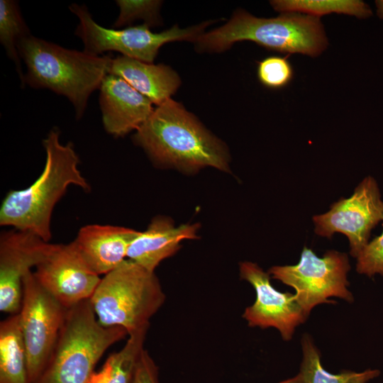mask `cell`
Instances as JSON below:
<instances>
[{
    "instance_id": "cell-25",
    "label": "cell",
    "mask_w": 383,
    "mask_h": 383,
    "mask_svg": "<svg viewBox=\"0 0 383 383\" xmlns=\"http://www.w3.org/2000/svg\"><path fill=\"white\" fill-rule=\"evenodd\" d=\"M356 259L358 273L369 277L376 274L383 277V231L381 235L369 241Z\"/></svg>"
},
{
    "instance_id": "cell-24",
    "label": "cell",
    "mask_w": 383,
    "mask_h": 383,
    "mask_svg": "<svg viewBox=\"0 0 383 383\" xmlns=\"http://www.w3.org/2000/svg\"><path fill=\"white\" fill-rule=\"evenodd\" d=\"M289 56L272 55L257 62V78L263 86L271 89H280L292 82L294 70L288 60Z\"/></svg>"
},
{
    "instance_id": "cell-8",
    "label": "cell",
    "mask_w": 383,
    "mask_h": 383,
    "mask_svg": "<svg viewBox=\"0 0 383 383\" xmlns=\"http://www.w3.org/2000/svg\"><path fill=\"white\" fill-rule=\"evenodd\" d=\"M350 270L348 255L337 250L326 251L321 257L304 246L299 262L294 265L273 266L268 273L295 290L298 303L309 316L317 305L335 301L338 297L348 302L354 300L348 290L347 274Z\"/></svg>"
},
{
    "instance_id": "cell-13",
    "label": "cell",
    "mask_w": 383,
    "mask_h": 383,
    "mask_svg": "<svg viewBox=\"0 0 383 383\" xmlns=\"http://www.w3.org/2000/svg\"><path fill=\"white\" fill-rule=\"evenodd\" d=\"M33 274L40 284L67 309L89 300L101 279L88 267L73 241L57 244Z\"/></svg>"
},
{
    "instance_id": "cell-7",
    "label": "cell",
    "mask_w": 383,
    "mask_h": 383,
    "mask_svg": "<svg viewBox=\"0 0 383 383\" xmlns=\"http://www.w3.org/2000/svg\"><path fill=\"white\" fill-rule=\"evenodd\" d=\"M69 9L79 18L74 33L82 41L84 52L101 55L116 51L147 63H153L160 47L167 43L185 40L195 43L205 29L216 21L209 20L186 28L174 25L160 33H153L145 23L119 30L98 24L84 5L72 4Z\"/></svg>"
},
{
    "instance_id": "cell-26",
    "label": "cell",
    "mask_w": 383,
    "mask_h": 383,
    "mask_svg": "<svg viewBox=\"0 0 383 383\" xmlns=\"http://www.w3.org/2000/svg\"><path fill=\"white\" fill-rule=\"evenodd\" d=\"M131 383H159L158 367L145 349L137 362Z\"/></svg>"
},
{
    "instance_id": "cell-1",
    "label": "cell",
    "mask_w": 383,
    "mask_h": 383,
    "mask_svg": "<svg viewBox=\"0 0 383 383\" xmlns=\"http://www.w3.org/2000/svg\"><path fill=\"white\" fill-rule=\"evenodd\" d=\"M133 139L159 166L185 172L206 167L230 171L226 145L181 103L172 99L154 109Z\"/></svg>"
},
{
    "instance_id": "cell-5",
    "label": "cell",
    "mask_w": 383,
    "mask_h": 383,
    "mask_svg": "<svg viewBox=\"0 0 383 383\" xmlns=\"http://www.w3.org/2000/svg\"><path fill=\"white\" fill-rule=\"evenodd\" d=\"M120 326L99 324L89 299L68 309L57 343L34 383H86L105 351L124 338Z\"/></svg>"
},
{
    "instance_id": "cell-2",
    "label": "cell",
    "mask_w": 383,
    "mask_h": 383,
    "mask_svg": "<svg viewBox=\"0 0 383 383\" xmlns=\"http://www.w3.org/2000/svg\"><path fill=\"white\" fill-rule=\"evenodd\" d=\"M60 135L59 130L53 128L43 139L45 163L36 180L26 189L9 192L4 198L1 226L30 232L49 242L52 211L67 188L74 185L89 190L72 143L62 144Z\"/></svg>"
},
{
    "instance_id": "cell-18",
    "label": "cell",
    "mask_w": 383,
    "mask_h": 383,
    "mask_svg": "<svg viewBox=\"0 0 383 383\" xmlns=\"http://www.w3.org/2000/svg\"><path fill=\"white\" fill-rule=\"evenodd\" d=\"M0 383H28L19 313L0 323Z\"/></svg>"
},
{
    "instance_id": "cell-22",
    "label": "cell",
    "mask_w": 383,
    "mask_h": 383,
    "mask_svg": "<svg viewBox=\"0 0 383 383\" xmlns=\"http://www.w3.org/2000/svg\"><path fill=\"white\" fill-rule=\"evenodd\" d=\"M31 35L21 13L17 1L13 0L0 1V42L6 55L16 66L21 87H23L21 57L18 50V43L25 37Z\"/></svg>"
},
{
    "instance_id": "cell-15",
    "label": "cell",
    "mask_w": 383,
    "mask_h": 383,
    "mask_svg": "<svg viewBox=\"0 0 383 383\" xmlns=\"http://www.w3.org/2000/svg\"><path fill=\"white\" fill-rule=\"evenodd\" d=\"M140 232L118 226L90 224L80 228L73 243L93 272L106 274L126 260Z\"/></svg>"
},
{
    "instance_id": "cell-11",
    "label": "cell",
    "mask_w": 383,
    "mask_h": 383,
    "mask_svg": "<svg viewBox=\"0 0 383 383\" xmlns=\"http://www.w3.org/2000/svg\"><path fill=\"white\" fill-rule=\"evenodd\" d=\"M239 270L240 278L249 282L256 293L255 302L245 309L242 317L250 327L274 328L284 340H290L296 328L309 316L295 294L277 290L268 272L255 262H242Z\"/></svg>"
},
{
    "instance_id": "cell-10",
    "label": "cell",
    "mask_w": 383,
    "mask_h": 383,
    "mask_svg": "<svg viewBox=\"0 0 383 383\" xmlns=\"http://www.w3.org/2000/svg\"><path fill=\"white\" fill-rule=\"evenodd\" d=\"M383 221V201L377 181L364 178L348 198H340L330 210L313 216L315 233L331 238L335 233L347 236L350 253L357 258L369 243L371 231Z\"/></svg>"
},
{
    "instance_id": "cell-23",
    "label": "cell",
    "mask_w": 383,
    "mask_h": 383,
    "mask_svg": "<svg viewBox=\"0 0 383 383\" xmlns=\"http://www.w3.org/2000/svg\"><path fill=\"white\" fill-rule=\"evenodd\" d=\"M120 12L113 25V28L131 24L139 19L144 21L145 24L150 27L157 26L162 20L160 9L162 4L158 0H117Z\"/></svg>"
},
{
    "instance_id": "cell-28",
    "label": "cell",
    "mask_w": 383,
    "mask_h": 383,
    "mask_svg": "<svg viewBox=\"0 0 383 383\" xmlns=\"http://www.w3.org/2000/svg\"><path fill=\"white\" fill-rule=\"evenodd\" d=\"M279 383H300V381L298 374H296L292 378L281 381Z\"/></svg>"
},
{
    "instance_id": "cell-19",
    "label": "cell",
    "mask_w": 383,
    "mask_h": 383,
    "mask_svg": "<svg viewBox=\"0 0 383 383\" xmlns=\"http://www.w3.org/2000/svg\"><path fill=\"white\" fill-rule=\"evenodd\" d=\"M301 344L303 357L297 374L300 383H368L380 374V371L377 369L331 373L323 367L319 350L309 335L304 334Z\"/></svg>"
},
{
    "instance_id": "cell-21",
    "label": "cell",
    "mask_w": 383,
    "mask_h": 383,
    "mask_svg": "<svg viewBox=\"0 0 383 383\" xmlns=\"http://www.w3.org/2000/svg\"><path fill=\"white\" fill-rule=\"evenodd\" d=\"M272 8L279 12H296L318 17L332 13H342L365 18L372 15L370 7L360 0H274Z\"/></svg>"
},
{
    "instance_id": "cell-16",
    "label": "cell",
    "mask_w": 383,
    "mask_h": 383,
    "mask_svg": "<svg viewBox=\"0 0 383 383\" xmlns=\"http://www.w3.org/2000/svg\"><path fill=\"white\" fill-rule=\"evenodd\" d=\"M199 225L183 224L175 227L173 221L165 216L153 218L144 232L131 243L127 257L145 269L154 272L165 259L180 249L184 239H196Z\"/></svg>"
},
{
    "instance_id": "cell-17",
    "label": "cell",
    "mask_w": 383,
    "mask_h": 383,
    "mask_svg": "<svg viewBox=\"0 0 383 383\" xmlns=\"http://www.w3.org/2000/svg\"><path fill=\"white\" fill-rule=\"evenodd\" d=\"M109 74L123 79L156 106L171 99L181 85L179 74L171 67L123 55L112 58Z\"/></svg>"
},
{
    "instance_id": "cell-3",
    "label": "cell",
    "mask_w": 383,
    "mask_h": 383,
    "mask_svg": "<svg viewBox=\"0 0 383 383\" xmlns=\"http://www.w3.org/2000/svg\"><path fill=\"white\" fill-rule=\"evenodd\" d=\"M17 48L27 68L23 87L46 89L67 97L77 119L83 116L89 96L109 74L113 58L67 49L32 35L21 39Z\"/></svg>"
},
{
    "instance_id": "cell-27",
    "label": "cell",
    "mask_w": 383,
    "mask_h": 383,
    "mask_svg": "<svg viewBox=\"0 0 383 383\" xmlns=\"http://www.w3.org/2000/svg\"><path fill=\"white\" fill-rule=\"evenodd\" d=\"M375 4L377 6V14L381 19H383V0H377Z\"/></svg>"
},
{
    "instance_id": "cell-12",
    "label": "cell",
    "mask_w": 383,
    "mask_h": 383,
    "mask_svg": "<svg viewBox=\"0 0 383 383\" xmlns=\"http://www.w3.org/2000/svg\"><path fill=\"white\" fill-rule=\"evenodd\" d=\"M39 236L13 229L0 237V311L18 313L23 299V279L31 268L43 262L55 249Z\"/></svg>"
},
{
    "instance_id": "cell-6",
    "label": "cell",
    "mask_w": 383,
    "mask_h": 383,
    "mask_svg": "<svg viewBox=\"0 0 383 383\" xmlns=\"http://www.w3.org/2000/svg\"><path fill=\"white\" fill-rule=\"evenodd\" d=\"M165 301L155 272L129 259L106 274L89 299L100 325L122 327L128 335L149 328Z\"/></svg>"
},
{
    "instance_id": "cell-14",
    "label": "cell",
    "mask_w": 383,
    "mask_h": 383,
    "mask_svg": "<svg viewBox=\"0 0 383 383\" xmlns=\"http://www.w3.org/2000/svg\"><path fill=\"white\" fill-rule=\"evenodd\" d=\"M99 101L104 130L116 138L136 131L154 111L148 98L123 79L110 74L99 87Z\"/></svg>"
},
{
    "instance_id": "cell-4",
    "label": "cell",
    "mask_w": 383,
    "mask_h": 383,
    "mask_svg": "<svg viewBox=\"0 0 383 383\" xmlns=\"http://www.w3.org/2000/svg\"><path fill=\"white\" fill-rule=\"evenodd\" d=\"M243 40L289 55L300 53L311 57L321 54L328 44L318 17L286 12L274 18H257L237 9L225 25L202 34L195 42V48L199 52H221Z\"/></svg>"
},
{
    "instance_id": "cell-9",
    "label": "cell",
    "mask_w": 383,
    "mask_h": 383,
    "mask_svg": "<svg viewBox=\"0 0 383 383\" xmlns=\"http://www.w3.org/2000/svg\"><path fill=\"white\" fill-rule=\"evenodd\" d=\"M67 311L40 284L32 271L26 274L19 315L27 355L28 383H34L45 367Z\"/></svg>"
},
{
    "instance_id": "cell-20",
    "label": "cell",
    "mask_w": 383,
    "mask_h": 383,
    "mask_svg": "<svg viewBox=\"0 0 383 383\" xmlns=\"http://www.w3.org/2000/svg\"><path fill=\"white\" fill-rule=\"evenodd\" d=\"M148 328L130 335L119 351L109 356L101 369L94 372L86 383H131Z\"/></svg>"
}]
</instances>
